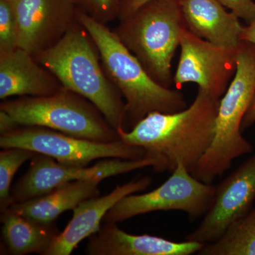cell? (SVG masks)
I'll use <instances>...</instances> for the list:
<instances>
[{"label": "cell", "instance_id": "ffe728a7", "mask_svg": "<svg viewBox=\"0 0 255 255\" xmlns=\"http://www.w3.org/2000/svg\"><path fill=\"white\" fill-rule=\"evenodd\" d=\"M36 152L18 148L10 147L2 148L0 152V210L8 209L12 205L11 196V185L15 174L26 161L37 155Z\"/></svg>", "mask_w": 255, "mask_h": 255}, {"label": "cell", "instance_id": "3957f363", "mask_svg": "<svg viewBox=\"0 0 255 255\" xmlns=\"http://www.w3.org/2000/svg\"><path fill=\"white\" fill-rule=\"evenodd\" d=\"M33 57L64 88L92 102L114 128H124L125 100L107 76L95 41L77 20L59 41Z\"/></svg>", "mask_w": 255, "mask_h": 255}, {"label": "cell", "instance_id": "7c38bea8", "mask_svg": "<svg viewBox=\"0 0 255 255\" xmlns=\"http://www.w3.org/2000/svg\"><path fill=\"white\" fill-rule=\"evenodd\" d=\"M17 18L18 48L32 55L60 41L76 21L73 0H11Z\"/></svg>", "mask_w": 255, "mask_h": 255}, {"label": "cell", "instance_id": "cb8c5ba5", "mask_svg": "<svg viewBox=\"0 0 255 255\" xmlns=\"http://www.w3.org/2000/svg\"><path fill=\"white\" fill-rule=\"evenodd\" d=\"M150 0H122L118 19H124L135 13L140 6Z\"/></svg>", "mask_w": 255, "mask_h": 255}, {"label": "cell", "instance_id": "ba28073f", "mask_svg": "<svg viewBox=\"0 0 255 255\" xmlns=\"http://www.w3.org/2000/svg\"><path fill=\"white\" fill-rule=\"evenodd\" d=\"M146 167H152L156 172H164L162 162L151 157L106 158L92 167H80L60 163L48 156L37 154L31 159L27 172L11 188L12 205L46 195L70 182L89 179L102 181Z\"/></svg>", "mask_w": 255, "mask_h": 255}, {"label": "cell", "instance_id": "4fadbf2b", "mask_svg": "<svg viewBox=\"0 0 255 255\" xmlns=\"http://www.w3.org/2000/svg\"><path fill=\"white\" fill-rule=\"evenodd\" d=\"M152 184L149 176L132 179L118 185L112 192L82 201L73 210L70 222L55 238L44 255H70L85 238L100 229L106 214L121 199L128 195L146 190Z\"/></svg>", "mask_w": 255, "mask_h": 255}, {"label": "cell", "instance_id": "9a60e30c", "mask_svg": "<svg viewBox=\"0 0 255 255\" xmlns=\"http://www.w3.org/2000/svg\"><path fill=\"white\" fill-rule=\"evenodd\" d=\"M63 88L56 77L26 50L17 48L0 55L1 100L12 97L51 95Z\"/></svg>", "mask_w": 255, "mask_h": 255}, {"label": "cell", "instance_id": "d6986e66", "mask_svg": "<svg viewBox=\"0 0 255 255\" xmlns=\"http://www.w3.org/2000/svg\"><path fill=\"white\" fill-rule=\"evenodd\" d=\"M199 255H255V209L231 223L216 241L204 245Z\"/></svg>", "mask_w": 255, "mask_h": 255}, {"label": "cell", "instance_id": "5b68a950", "mask_svg": "<svg viewBox=\"0 0 255 255\" xmlns=\"http://www.w3.org/2000/svg\"><path fill=\"white\" fill-rule=\"evenodd\" d=\"M185 28L179 0H150L114 31L151 78L170 88L172 59Z\"/></svg>", "mask_w": 255, "mask_h": 255}, {"label": "cell", "instance_id": "7402d4cb", "mask_svg": "<svg viewBox=\"0 0 255 255\" xmlns=\"http://www.w3.org/2000/svg\"><path fill=\"white\" fill-rule=\"evenodd\" d=\"M77 9L107 25L119 18L122 0H73Z\"/></svg>", "mask_w": 255, "mask_h": 255}, {"label": "cell", "instance_id": "44dd1931", "mask_svg": "<svg viewBox=\"0 0 255 255\" xmlns=\"http://www.w3.org/2000/svg\"><path fill=\"white\" fill-rule=\"evenodd\" d=\"M17 18L11 0H0V55L18 48Z\"/></svg>", "mask_w": 255, "mask_h": 255}, {"label": "cell", "instance_id": "2e32d148", "mask_svg": "<svg viewBox=\"0 0 255 255\" xmlns=\"http://www.w3.org/2000/svg\"><path fill=\"white\" fill-rule=\"evenodd\" d=\"M186 27L194 34L218 45L236 46L243 26L234 13L217 0H179Z\"/></svg>", "mask_w": 255, "mask_h": 255}, {"label": "cell", "instance_id": "6da1fadb", "mask_svg": "<svg viewBox=\"0 0 255 255\" xmlns=\"http://www.w3.org/2000/svg\"><path fill=\"white\" fill-rule=\"evenodd\" d=\"M220 100L199 88L193 103L172 114L152 112L130 130L119 128L121 140L142 147L146 157L162 162L164 171L182 163L191 172L214 139Z\"/></svg>", "mask_w": 255, "mask_h": 255}, {"label": "cell", "instance_id": "8992f818", "mask_svg": "<svg viewBox=\"0 0 255 255\" xmlns=\"http://www.w3.org/2000/svg\"><path fill=\"white\" fill-rule=\"evenodd\" d=\"M0 110L21 127L48 128L98 142L120 140L118 131L92 102L64 87L51 95L3 100Z\"/></svg>", "mask_w": 255, "mask_h": 255}, {"label": "cell", "instance_id": "e0dca14e", "mask_svg": "<svg viewBox=\"0 0 255 255\" xmlns=\"http://www.w3.org/2000/svg\"><path fill=\"white\" fill-rule=\"evenodd\" d=\"M95 179L75 181L56 188L46 195L10 206L17 214L38 222H55L60 215L73 210L82 201L100 196Z\"/></svg>", "mask_w": 255, "mask_h": 255}, {"label": "cell", "instance_id": "7a4b0ae2", "mask_svg": "<svg viewBox=\"0 0 255 255\" xmlns=\"http://www.w3.org/2000/svg\"><path fill=\"white\" fill-rule=\"evenodd\" d=\"M76 20L95 41L107 76L125 100L124 130H130L152 112L172 114L187 108L182 92L162 86L151 78L114 30L78 9Z\"/></svg>", "mask_w": 255, "mask_h": 255}, {"label": "cell", "instance_id": "8fae6325", "mask_svg": "<svg viewBox=\"0 0 255 255\" xmlns=\"http://www.w3.org/2000/svg\"><path fill=\"white\" fill-rule=\"evenodd\" d=\"M255 199V153L216 186L212 203L185 241L209 244L251 210Z\"/></svg>", "mask_w": 255, "mask_h": 255}, {"label": "cell", "instance_id": "52a82bcc", "mask_svg": "<svg viewBox=\"0 0 255 255\" xmlns=\"http://www.w3.org/2000/svg\"><path fill=\"white\" fill-rule=\"evenodd\" d=\"M1 148L18 147L48 156L60 163L87 167L99 159H137L146 157L145 151L128 145L122 140L105 142L72 136L41 127L18 126L0 134Z\"/></svg>", "mask_w": 255, "mask_h": 255}, {"label": "cell", "instance_id": "30bf717a", "mask_svg": "<svg viewBox=\"0 0 255 255\" xmlns=\"http://www.w3.org/2000/svg\"><path fill=\"white\" fill-rule=\"evenodd\" d=\"M180 57L173 83L177 88L193 82L214 98L221 100L237 68L238 45L218 46L184 28L181 33Z\"/></svg>", "mask_w": 255, "mask_h": 255}, {"label": "cell", "instance_id": "484cf974", "mask_svg": "<svg viewBox=\"0 0 255 255\" xmlns=\"http://www.w3.org/2000/svg\"><path fill=\"white\" fill-rule=\"evenodd\" d=\"M255 123V94L252 100L251 105L247 111L246 115L242 122V130L249 128Z\"/></svg>", "mask_w": 255, "mask_h": 255}, {"label": "cell", "instance_id": "9c48e42d", "mask_svg": "<svg viewBox=\"0 0 255 255\" xmlns=\"http://www.w3.org/2000/svg\"><path fill=\"white\" fill-rule=\"evenodd\" d=\"M172 172L157 189L121 199L107 213L103 222L117 223L158 211H181L191 219L204 216L212 203L216 186L196 179L182 163Z\"/></svg>", "mask_w": 255, "mask_h": 255}, {"label": "cell", "instance_id": "d4e9b609", "mask_svg": "<svg viewBox=\"0 0 255 255\" xmlns=\"http://www.w3.org/2000/svg\"><path fill=\"white\" fill-rule=\"evenodd\" d=\"M18 127L7 114L0 110V134L10 131Z\"/></svg>", "mask_w": 255, "mask_h": 255}, {"label": "cell", "instance_id": "ac0fdd59", "mask_svg": "<svg viewBox=\"0 0 255 255\" xmlns=\"http://www.w3.org/2000/svg\"><path fill=\"white\" fill-rule=\"evenodd\" d=\"M1 237L10 254L44 255L60 232L55 222H38L8 209L1 211Z\"/></svg>", "mask_w": 255, "mask_h": 255}, {"label": "cell", "instance_id": "4316f807", "mask_svg": "<svg viewBox=\"0 0 255 255\" xmlns=\"http://www.w3.org/2000/svg\"><path fill=\"white\" fill-rule=\"evenodd\" d=\"M241 41H248L255 44V17L248 26H243L241 35Z\"/></svg>", "mask_w": 255, "mask_h": 255}, {"label": "cell", "instance_id": "277c9868", "mask_svg": "<svg viewBox=\"0 0 255 255\" xmlns=\"http://www.w3.org/2000/svg\"><path fill=\"white\" fill-rule=\"evenodd\" d=\"M255 94V44L241 41L236 73L220 100L214 139L191 172L196 179L213 184L231 168L235 159L253 151L241 127Z\"/></svg>", "mask_w": 255, "mask_h": 255}, {"label": "cell", "instance_id": "603a6c76", "mask_svg": "<svg viewBox=\"0 0 255 255\" xmlns=\"http://www.w3.org/2000/svg\"><path fill=\"white\" fill-rule=\"evenodd\" d=\"M231 10L239 18L249 23L255 17V2L253 0H217Z\"/></svg>", "mask_w": 255, "mask_h": 255}, {"label": "cell", "instance_id": "5bb4252c", "mask_svg": "<svg viewBox=\"0 0 255 255\" xmlns=\"http://www.w3.org/2000/svg\"><path fill=\"white\" fill-rule=\"evenodd\" d=\"M102 223L99 231L89 238V255H191L204 244L187 241L177 243L150 235H132L115 223Z\"/></svg>", "mask_w": 255, "mask_h": 255}]
</instances>
